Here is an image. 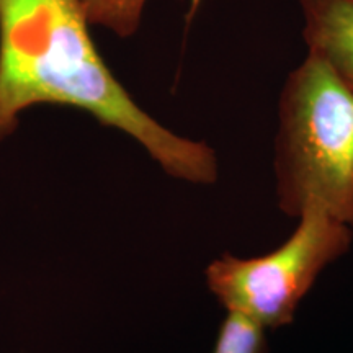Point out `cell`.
<instances>
[{"mask_svg": "<svg viewBox=\"0 0 353 353\" xmlns=\"http://www.w3.org/2000/svg\"><path fill=\"white\" fill-rule=\"evenodd\" d=\"M90 26L81 0H0V144L30 108H74L134 139L172 179L218 182L214 149L141 108L97 50Z\"/></svg>", "mask_w": 353, "mask_h": 353, "instance_id": "obj_1", "label": "cell"}, {"mask_svg": "<svg viewBox=\"0 0 353 353\" xmlns=\"http://www.w3.org/2000/svg\"><path fill=\"white\" fill-rule=\"evenodd\" d=\"M273 169L278 206L286 216L298 218L314 203L350 223L353 92L311 52L281 88Z\"/></svg>", "mask_w": 353, "mask_h": 353, "instance_id": "obj_2", "label": "cell"}, {"mask_svg": "<svg viewBox=\"0 0 353 353\" xmlns=\"http://www.w3.org/2000/svg\"><path fill=\"white\" fill-rule=\"evenodd\" d=\"M294 231L260 257L224 254L205 270L208 290L226 312L265 330L290 325L298 306L330 263L348 252L353 231L321 205H307Z\"/></svg>", "mask_w": 353, "mask_h": 353, "instance_id": "obj_3", "label": "cell"}, {"mask_svg": "<svg viewBox=\"0 0 353 353\" xmlns=\"http://www.w3.org/2000/svg\"><path fill=\"white\" fill-rule=\"evenodd\" d=\"M307 52L353 92V0H298Z\"/></svg>", "mask_w": 353, "mask_h": 353, "instance_id": "obj_4", "label": "cell"}, {"mask_svg": "<svg viewBox=\"0 0 353 353\" xmlns=\"http://www.w3.org/2000/svg\"><path fill=\"white\" fill-rule=\"evenodd\" d=\"M92 26H101L118 38L138 33L148 0H81Z\"/></svg>", "mask_w": 353, "mask_h": 353, "instance_id": "obj_5", "label": "cell"}, {"mask_svg": "<svg viewBox=\"0 0 353 353\" xmlns=\"http://www.w3.org/2000/svg\"><path fill=\"white\" fill-rule=\"evenodd\" d=\"M213 353H270L267 330L239 314L226 312Z\"/></svg>", "mask_w": 353, "mask_h": 353, "instance_id": "obj_6", "label": "cell"}, {"mask_svg": "<svg viewBox=\"0 0 353 353\" xmlns=\"http://www.w3.org/2000/svg\"><path fill=\"white\" fill-rule=\"evenodd\" d=\"M198 3H200V0H193V2H192V10H190V17L195 13V10L198 8Z\"/></svg>", "mask_w": 353, "mask_h": 353, "instance_id": "obj_7", "label": "cell"}, {"mask_svg": "<svg viewBox=\"0 0 353 353\" xmlns=\"http://www.w3.org/2000/svg\"><path fill=\"white\" fill-rule=\"evenodd\" d=\"M348 226L352 228V231H353V214H352V219H350V223H348Z\"/></svg>", "mask_w": 353, "mask_h": 353, "instance_id": "obj_8", "label": "cell"}]
</instances>
